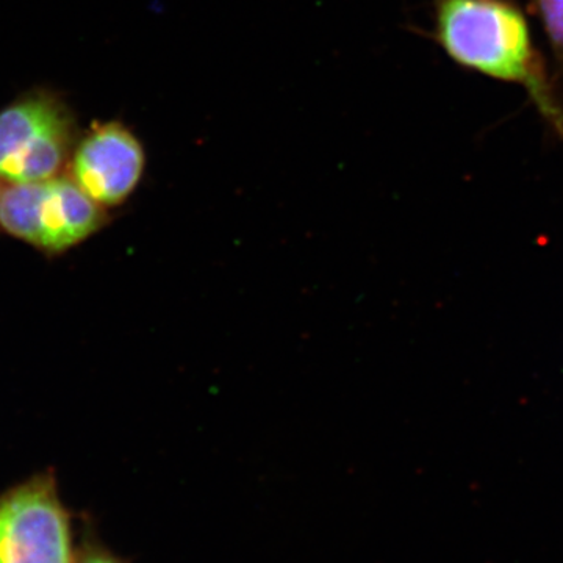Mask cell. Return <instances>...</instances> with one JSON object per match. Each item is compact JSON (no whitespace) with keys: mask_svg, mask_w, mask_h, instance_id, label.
<instances>
[{"mask_svg":"<svg viewBox=\"0 0 563 563\" xmlns=\"http://www.w3.org/2000/svg\"><path fill=\"white\" fill-rule=\"evenodd\" d=\"M432 5L433 36L448 57L492 79L521 85L563 140V110L523 13L509 0H432Z\"/></svg>","mask_w":563,"mask_h":563,"instance_id":"6da1fadb","label":"cell"},{"mask_svg":"<svg viewBox=\"0 0 563 563\" xmlns=\"http://www.w3.org/2000/svg\"><path fill=\"white\" fill-rule=\"evenodd\" d=\"M109 222V210L92 201L68 174L10 184L0 202V229L44 254L73 250Z\"/></svg>","mask_w":563,"mask_h":563,"instance_id":"7a4b0ae2","label":"cell"},{"mask_svg":"<svg viewBox=\"0 0 563 563\" xmlns=\"http://www.w3.org/2000/svg\"><path fill=\"white\" fill-rule=\"evenodd\" d=\"M73 111L47 91H33L0 110V179L31 184L63 176L76 147Z\"/></svg>","mask_w":563,"mask_h":563,"instance_id":"3957f363","label":"cell"},{"mask_svg":"<svg viewBox=\"0 0 563 563\" xmlns=\"http://www.w3.org/2000/svg\"><path fill=\"white\" fill-rule=\"evenodd\" d=\"M69 515L51 472L0 499V563H73Z\"/></svg>","mask_w":563,"mask_h":563,"instance_id":"277c9868","label":"cell"},{"mask_svg":"<svg viewBox=\"0 0 563 563\" xmlns=\"http://www.w3.org/2000/svg\"><path fill=\"white\" fill-rule=\"evenodd\" d=\"M146 151L120 121L95 122L77 140L66 174L88 196L110 210L136 191L146 172Z\"/></svg>","mask_w":563,"mask_h":563,"instance_id":"5b68a950","label":"cell"},{"mask_svg":"<svg viewBox=\"0 0 563 563\" xmlns=\"http://www.w3.org/2000/svg\"><path fill=\"white\" fill-rule=\"evenodd\" d=\"M555 57L563 63V0H531Z\"/></svg>","mask_w":563,"mask_h":563,"instance_id":"8992f818","label":"cell"},{"mask_svg":"<svg viewBox=\"0 0 563 563\" xmlns=\"http://www.w3.org/2000/svg\"><path fill=\"white\" fill-rule=\"evenodd\" d=\"M77 563H125L117 555L111 554L110 551L101 550V548H92L81 555Z\"/></svg>","mask_w":563,"mask_h":563,"instance_id":"52a82bcc","label":"cell"},{"mask_svg":"<svg viewBox=\"0 0 563 563\" xmlns=\"http://www.w3.org/2000/svg\"><path fill=\"white\" fill-rule=\"evenodd\" d=\"M2 179H0V202H2V196H3V190H5V188L2 187Z\"/></svg>","mask_w":563,"mask_h":563,"instance_id":"ba28073f","label":"cell"}]
</instances>
